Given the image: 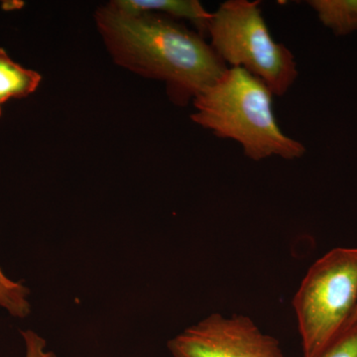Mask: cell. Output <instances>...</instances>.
<instances>
[{
    "instance_id": "7a4b0ae2",
    "label": "cell",
    "mask_w": 357,
    "mask_h": 357,
    "mask_svg": "<svg viewBox=\"0 0 357 357\" xmlns=\"http://www.w3.org/2000/svg\"><path fill=\"white\" fill-rule=\"evenodd\" d=\"M273 93L266 84L241 68H229L194 100L195 123L222 139L236 141L253 161L270 157L299 159L306 148L279 128Z\"/></svg>"
},
{
    "instance_id": "5b68a950",
    "label": "cell",
    "mask_w": 357,
    "mask_h": 357,
    "mask_svg": "<svg viewBox=\"0 0 357 357\" xmlns=\"http://www.w3.org/2000/svg\"><path fill=\"white\" fill-rule=\"evenodd\" d=\"M173 357H285L276 338L243 314H211L169 340Z\"/></svg>"
},
{
    "instance_id": "4fadbf2b",
    "label": "cell",
    "mask_w": 357,
    "mask_h": 357,
    "mask_svg": "<svg viewBox=\"0 0 357 357\" xmlns=\"http://www.w3.org/2000/svg\"><path fill=\"white\" fill-rule=\"evenodd\" d=\"M356 321H357V310H356V314H354V323H352V325H354V324H356Z\"/></svg>"
},
{
    "instance_id": "9c48e42d",
    "label": "cell",
    "mask_w": 357,
    "mask_h": 357,
    "mask_svg": "<svg viewBox=\"0 0 357 357\" xmlns=\"http://www.w3.org/2000/svg\"><path fill=\"white\" fill-rule=\"evenodd\" d=\"M29 295V288L9 279L0 268V307L14 318L24 319L31 312Z\"/></svg>"
},
{
    "instance_id": "3957f363",
    "label": "cell",
    "mask_w": 357,
    "mask_h": 357,
    "mask_svg": "<svg viewBox=\"0 0 357 357\" xmlns=\"http://www.w3.org/2000/svg\"><path fill=\"white\" fill-rule=\"evenodd\" d=\"M304 357H321L352 326L357 248L328 251L307 270L293 299Z\"/></svg>"
},
{
    "instance_id": "277c9868",
    "label": "cell",
    "mask_w": 357,
    "mask_h": 357,
    "mask_svg": "<svg viewBox=\"0 0 357 357\" xmlns=\"http://www.w3.org/2000/svg\"><path fill=\"white\" fill-rule=\"evenodd\" d=\"M260 1L227 0L213 13L206 35L230 68H241L266 84L273 96L286 95L297 79L295 56L272 37Z\"/></svg>"
},
{
    "instance_id": "30bf717a",
    "label": "cell",
    "mask_w": 357,
    "mask_h": 357,
    "mask_svg": "<svg viewBox=\"0 0 357 357\" xmlns=\"http://www.w3.org/2000/svg\"><path fill=\"white\" fill-rule=\"evenodd\" d=\"M321 357H357V321Z\"/></svg>"
},
{
    "instance_id": "8fae6325",
    "label": "cell",
    "mask_w": 357,
    "mask_h": 357,
    "mask_svg": "<svg viewBox=\"0 0 357 357\" xmlns=\"http://www.w3.org/2000/svg\"><path fill=\"white\" fill-rule=\"evenodd\" d=\"M25 342V357H57L53 351H46V340L31 330L20 331Z\"/></svg>"
},
{
    "instance_id": "8992f818",
    "label": "cell",
    "mask_w": 357,
    "mask_h": 357,
    "mask_svg": "<svg viewBox=\"0 0 357 357\" xmlns=\"http://www.w3.org/2000/svg\"><path fill=\"white\" fill-rule=\"evenodd\" d=\"M110 3L126 13H156L173 20L191 21L204 37L213 16L197 0H114Z\"/></svg>"
},
{
    "instance_id": "6da1fadb",
    "label": "cell",
    "mask_w": 357,
    "mask_h": 357,
    "mask_svg": "<svg viewBox=\"0 0 357 357\" xmlns=\"http://www.w3.org/2000/svg\"><path fill=\"white\" fill-rule=\"evenodd\" d=\"M95 22L117 65L166 84L171 100L185 105L229 67L199 33L156 13L131 14L105 4Z\"/></svg>"
},
{
    "instance_id": "52a82bcc",
    "label": "cell",
    "mask_w": 357,
    "mask_h": 357,
    "mask_svg": "<svg viewBox=\"0 0 357 357\" xmlns=\"http://www.w3.org/2000/svg\"><path fill=\"white\" fill-rule=\"evenodd\" d=\"M41 79L39 73L18 64L0 48V98L4 103L31 96L38 89Z\"/></svg>"
},
{
    "instance_id": "7c38bea8",
    "label": "cell",
    "mask_w": 357,
    "mask_h": 357,
    "mask_svg": "<svg viewBox=\"0 0 357 357\" xmlns=\"http://www.w3.org/2000/svg\"><path fill=\"white\" fill-rule=\"evenodd\" d=\"M4 105L3 100H2L1 98H0V116H1L2 105Z\"/></svg>"
},
{
    "instance_id": "ba28073f",
    "label": "cell",
    "mask_w": 357,
    "mask_h": 357,
    "mask_svg": "<svg viewBox=\"0 0 357 357\" xmlns=\"http://www.w3.org/2000/svg\"><path fill=\"white\" fill-rule=\"evenodd\" d=\"M307 3L335 36L357 32V0H310Z\"/></svg>"
}]
</instances>
